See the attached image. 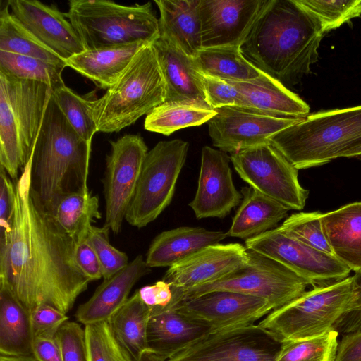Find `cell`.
I'll list each match as a JSON object with an SVG mask.
<instances>
[{
    "instance_id": "6da1fadb",
    "label": "cell",
    "mask_w": 361,
    "mask_h": 361,
    "mask_svg": "<svg viewBox=\"0 0 361 361\" xmlns=\"http://www.w3.org/2000/svg\"><path fill=\"white\" fill-rule=\"evenodd\" d=\"M31 183L32 157L14 180L12 226L0 240V285L30 312L48 305L67 314L90 281L75 262V243L35 197Z\"/></svg>"
},
{
    "instance_id": "7a4b0ae2",
    "label": "cell",
    "mask_w": 361,
    "mask_h": 361,
    "mask_svg": "<svg viewBox=\"0 0 361 361\" xmlns=\"http://www.w3.org/2000/svg\"><path fill=\"white\" fill-rule=\"evenodd\" d=\"M324 35L297 0H269L240 49L258 69L293 86L311 72Z\"/></svg>"
},
{
    "instance_id": "3957f363",
    "label": "cell",
    "mask_w": 361,
    "mask_h": 361,
    "mask_svg": "<svg viewBox=\"0 0 361 361\" xmlns=\"http://www.w3.org/2000/svg\"><path fill=\"white\" fill-rule=\"evenodd\" d=\"M91 144L75 131L51 96L32 153L31 183L50 214L62 197L88 189Z\"/></svg>"
},
{
    "instance_id": "277c9868",
    "label": "cell",
    "mask_w": 361,
    "mask_h": 361,
    "mask_svg": "<svg viewBox=\"0 0 361 361\" xmlns=\"http://www.w3.org/2000/svg\"><path fill=\"white\" fill-rule=\"evenodd\" d=\"M270 143L298 170L344 157L361 147V105L309 114Z\"/></svg>"
},
{
    "instance_id": "5b68a950",
    "label": "cell",
    "mask_w": 361,
    "mask_h": 361,
    "mask_svg": "<svg viewBox=\"0 0 361 361\" xmlns=\"http://www.w3.org/2000/svg\"><path fill=\"white\" fill-rule=\"evenodd\" d=\"M52 93L0 70V166L14 180L30 159Z\"/></svg>"
},
{
    "instance_id": "8992f818",
    "label": "cell",
    "mask_w": 361,
    "mask_h": 361,
    "mask_svg": "<svg viewBox=\"0 0 361 361\" xmlns=\"http://www.w3.org/2000/svg\"><path fill=\"white\" fill-rule=\"evenodd\" d=\"M166 87L152 44L135 56L118 81L93 100L97 132L116 133L164 103Z\"/></svg>"
},
{
    "instance_id": "52a82bcc",
    "label": "cell",
    "mask_w": 361,
    "mask_h": 361,
    "mask_svg": "<svg viewBox=\"0 0 361 361\" xmlns=\"http://www.w3.org/2000/svg\"><path fill=\"white\" fill-rule=\"evenodd\" d=\"M66 13L85 50L152 44L160 37L152 3L122 5L107 0H71Z\"/></svg>"
},
{
    "instance_id": "ba28073f",
    "label": "cell",
    "mask_w": 361,
    "mask_h": 361,
    "mask_svg": "<svg viewBox=\"0 0 361 361\" xmlns=\"http://www.w3.org/2000/svg\"><path fill=\"white\" fill-rule=\"evenodd\" d=\"M357 298L354 276H348L304 292L272 310L258 325L271 331L282 343L317 337L334 330L336 323L355 308Z\"/></svg>"
},
{
    "instance_id": "9c48e42d",
    "label": "cell",
    "mask_w": 361,
    "mask_h": 361,
    "mask_svg": "<svg viewBox=\"0 0 361 361\" xmlns=\"http://www.w3.org/2000/svg\"><path fill=\"white\" fill-rule=\"evenodd\" d=\"M248 263L227 276L187 290L172 288L178 301L214 290H229L267 300L274 310L296 299L310 283L279 262L247 249Z\"/></svg>"
},
{
    "instance_id": "30bf717a",
    "label": "cell",
    "mask_w": 361,
    "mask_h": 361,
    "mask_svg": "<svg viewBox=\"0 0 361 361\" xmlns=\"http://www.w3.org/2000/svg\"><path fill=\"white\" fill-rule=\"evenodd\" d=\"M189 148L180 139L160 141L146 154L125 220L138 228L154 221L170 204Z\"/></svg>"
},
{
    "instance_id": "8fae6325",
    "label": "cell",
    "mask_w": 361,
    "mask_h": 361,
    "mask_svg": "<svg viewBox=\"0 0 361 361\" xmlns=\"http://www.w3.org/2000/svg\"><path fill=\"white\" fill-rule=\"evenodd\" d=\"M231 161L251 188L288 210H302L309 191L297 169L273 145L267 143L231 154Z\"/></svg>"
},
{
    "instance_id": "7c38bea8",
    "label": "cell",
    "mask_w": 361,
    "mask_h": 361,
    "mask_svg": "<svg viewBox=\"0 0 361 361\" xmlns=\"http://www.w3.org/2000/svg\"><path fill=\"white\" fill-rule=\"evenodd\" d=\"M245 245L288 268L313 288L342 281L351 271L334 256L297 240L279 226L246 240Z\"/></svg>"
},
{
    "instance_id": "4fadbf2b",
    "label": "cell",
    "mask_w": 361,
    "mask_h": 361,
    "mask_svg": "<svg viewBox=\"0 0 361 361\" xmlns=\"http://www.w3.org/2000/svg\"><path fill=\"white\" fill-rule=\"evenodd\" d=\"M282 342L254 324L213 331L167 361H275Z\"/></svg>"
},
{
    "instance_id": "5bb4252c",
    "label": "cell",
    "mask_w": 361,
    "mask_h": 361,
    "mask_svg": "<svg viewBox=\"0 0 361 361\" xmlns=\"http://www.w3.org/2000/svg\"><path fill=\"white\" fill-rule=\"evenodd\" d=\"M104 179V226L118 233L133 198L148 148L140 135L128 134L109 142Z\"/></svg>"
},
{
    "instance_id": "9a60e30c",
    "label": "cell",
    "mask_w": 361,
    "mask_h": 361,
    "mask_svg": "<svg viewBox=\"0 0 361 361\" xmlns=\"http://www.w3.org/2000/svg\"><path fill=\"white\" fill-rule=\"evenodd\" d=\"M216 111L208 121L209 137L214 147L231 154L270 143L276 133L302 119L274 117L237 106Z\"/></svg>"
},
{
    "instance_id": "2e32d148",
    "label": "cell",
    "mask_w": 361,
    "mask_h": 361,
    "mask_svg": "<svg viewBox=\"0 0 361 361\" xmlns=\"http://www.w3.org/2000/svg\"><path fill=\"white\" fill-rule=\"evenodd\" d=\"M269 0H200L202 49L240 47Z\"/></svg>"
},
{
    "instance_id": "e0dca14e",
    "label": "cell",
    "mask_w": 361,
    "mask_h": 361,
    "mask_svg": "<svg viewBox=\"0 0 361 361\" xmlns=\"http://www.w3.org/2000/svg\"><path fill=\"white\" fill-rule=\"evenodd\" d=\"M171 305L214 331L254 324L274 310L264 299L229 290L207 292Z\"/></svg>"
},
{
    "instance_id": "ac0fdd59",
    "label": "cell",
    "mask_w": 361,
    "mask_h": 361,
    "mask_svg": "<svg viewBox=\"0 0 361 361\" xmlns=\"http://www.w3.org/2000/svg\"><path fill=\"white\" fill-rule=\"evenodd\" d=\"M230 161L226 152L202 147L197 189L189 204L197 219L224 218L240 204L243 195L235 187Z\"/></svg>"
},
{
    "instance_id": "d6986e66",
    "label": "cell",
    "mask_w": 361,
    "mask_h": 361,
    "mask_svg": "<svg viewBox=\"0 0 361 361\" xmlns=\"http://www.w3.org/2000/svg\"><path fill=\"white\" fill-rule=\"evenodd\" d=\"M247 249L234 243L205 247L171 266L163 277L172 288L190 289L217 281L245 267Z\"/></svg>"
},
{
    "instance_id": "ffe728a7",
    "label": "cell",
    "mask_w": 361,
    "mask_h": 361,
    "mask_svg": "<svg viewBox=\"0 0 361 361\" xmlns=\"http://www.w3.org/2000/svg\"><path fill=\"white\" fill-rule=\"evenodd\" d=\"M7 4L21 24L62 59L85 51L66 13L57 7L36 0H9Z\"/></svg>"
},
{
    "instance_id": "44dd1931",
    "label": "cell",
    "mask_w": 361,
    "mask_h": 361,
    "mask_svg": "<svg viewBox=\"0 0 361 361\" xmlns=\"http://www.w3.org/2000/svg\"><path fill=\"white\" fill-rule=\"evenodd\" d=\"M213 331L209 326L180 313L173 305L151 307L147 348L167 360Z\"/></svg>"
},
{
    "instance_id": "7402d4cb",
    "label": "cell",
    "mask_w": 361,
    "mask_h": 361,
    "mask_svg": "<svg viewBox=\"0 0 361 361\" xmlns=\"http://www.w3.org/2000/svg\"><path fill=\"white\" fill-rule=\"evenodd\" d=\"M227 82L240 95L238 108L279 118H304L309 115L310 106L304 100L266 73L247 81Z\"/></svg>"
},
{
    "instance_id": "603a6c76",
    "label": "cell",
    "mask_w": 361,
    "mask_h": 361,
    "mask_svg": "<svg viewBox=\"0 0 361 361\" xmlns=\"http://www.w3.org/2000/svg\"><path fill=\"white\" fill-rule=\"evenodd\" d=\"M150 271L142 255H137L125 268L103 280L92 297L78 307L76 319L84 325L109 320L128 300L134 285Z\"/></svg>"
},
{
    "instance_id": "cb8c5ba5",
    "label": "cell",
    "mask_w": 361,
    "mask_h": 361,
    "mask_svg": "<svg viewBox=\"0 0 361 361\" xmlns=\"http://www.w3.org/2000/svg\"><path fill=\"white\" fill-rule=\"evenodd\" d=\"M152 45L166 82L165 102H206L202 74L194 58L161 37Z\"/></svg>"
},
{
    "instance_id": "d4e9b609",
    "label": "cell",
    "mask_w": 361,
    "mask_h": 361,
    "mask_svg": "<svg viewBox=\"0 0 361 361\" xmlns=\"http://www.w3.org/2000/svg\"><path fill=\"white\" fill-rule=\"evenodd\" d=\"M321 221L333 255L351 271H361V202L322 214Z\"/></svg>"
},
{
    "instance_id": "484cf974",
    "label": "cell",
    "mask_w": 361,
    "mask_h": 361,
    "mask_svg": "<svg viewBox=\"0 0 361 361\" xmlns=\"http://www.w3.org/2000/svg\"><path fill=\"white\" fill-rule=\"evenodd\" d=\"M226 236L222 231L201 227L182 226L165 231L151 243L145 262L149 268L170 267L205 247L219 243Z\"/></svg>"
},
{
    "instance_id": "4316f807",
    "label": "cell",
    "mask_w": 361,
    "mask_h": 361,
    "mask_svg": "<svg viewBox=\"0 0 361 361\" xmlns=\"http://www.w3.org/2000/svg\"><path fill=\"white\" fill-rule=\"evenodd\" d=\"M149 44L135 42L85 50L64 61L66 66L90 79L97 87L108 90L121 78L138 51Z\"/></svg>"
},
{
    "instance_id": "83f0119b",
    "label": "cell",
    "mask_w": 361,
    "mask_h": 361,
    "mask_svg": "<svg viewBox=\"0 0 361 361\" xmlns=\"http://www.w3.org/2000/svg\"><path fill=\"white\" fill-rule=\"evenodd\" d=\"M200 0H155L160 16V37L195 57L202 49Z\"/></svg>"
},
{
    "instance_id": "f1b7e54d",
    "label": "cell",
    "mask_w": 361,
    "mask_h": 361,
    "mask_svg": "<svg viewBox=\"0 0 361 361\" xmlns=\"http://www.w3.org/2000/svg\"><path fill=\"white\" fill-rule=\"evenodd\" d=\"M240 192L243 199L226 233L228 236L246 240L275 228L287 217L288 209L250 186L243 187Z\"/></svg>"
},
{
    "instance_id": "f546056e",
    "label": "cell",
    "mask_w": 361,
    "mask_h": 361,
    "mask_svg": "<svg viewBox=\"0 0 361 361\" xmlns=\"http://www.w3.org/2000/svg\"><path fill=\"white\" fill-rule=\"evenodd\" d=\"M34 338L30 312L7 287L0 285L1 355H32Z\"/></svg>"
},
{
    "instance_id": "4dcf8cb0",
    "label": "cell",
    "mask_w": 361,
    "mask_h": 361,
    "mask_svg": "<svg viewBox=\"0 0 361 361\" xmlns=\"http://www.w3.org/2000/svg\"><path fill=\"white\" fill-rule=\"evenodd\" d=\"M216 114V109L204 101L165 102L147 115L144 128L169 136L182 128L202 125Z\"/></svg>"
},
{
    "instance_id": "1f68e13d",
    "label": "cell",
    "mask_w": 361,
    "mask_h": 361,
    "mask_svg": "<svg viewBox=\"0 0 361 361\" xmlns=\"http://www.w3.org/2000/svg\"><path fill=\"white\" fill-rule=\"evenodd\" d=\"M150 315L151 307L136 290L108 320L117 340L133 361L148 350L147 329Z\"/></svg>"
},
{
    "instance_id": "d6a6232c",
    "label": "cell",
    "mask_w": 361,
    "mask_h": 361,
    "mask_svg": "<svg viewBox=\"0 0 361 361\" xmlns=\"http://www.w3.org/2000/svg\"><path fill=\"white\" fill-rule=\"evenodd\" d=\"M52 216L76 243L87 236L92 224L102 217L99 197L89 189L68 194L59 200Z\"/></svg>"
},
{
    "instance_id": "836d02e7",
    "label": "cell",
    "mask_w": 361,
    "mask_h": 361,
    "mask_svg": "<svg viewBox=\"0 0 361 361\" xmlns=\"http://www.w3.org/2000/svg\"><path fill=\"white\" fill-rule=\"evenodd\" d=\"M194 60L201 73L226 81H247L262 72L245 58L239 47L201 49Z\"/></svg>"
},
{
    "instance_id": "e575fe53",
    "label": "cell",
    "mask_w": 361,
    "mask_h": 361,
    "mask_svg": "<svg viewBox=\"0 0 361 361\" xmlns=\"http://www.w3.org/2000/svg\"><path fill=\"white\" fill-rule=\"evenodd\" d=\"M0 51L31 56L65 68L66 64L11 13L8 4L0 13Z\"/></svg>"
},
{
    "instance_id": "d590c367",
    "label": "cell",
    "mask_w": 361,
    "mask_h": 361,
    "mask_svg": "<svg viewBox=\"0 0 361 361\" xmlns=\"http://www.w3.org/2000/svg\"><path fill=\"white\" fill-rule=\"evenodd\" d=\"M63 69L39 59L0 51V70L19 79L44 83L52 91L65 85Z\"/></svg>"
},
{
    "instance_id": "8d00e7d4",
    "label": "cell",
    "mask_w": 361,
    "mask_h": 361,
    "mask_svg": "<svg viewBox=\"0 0 361 361\" xmlns=\"http://www.w3.org/2000/svg\"><path fill=\"white\" fill-rule=\"evenodd\" d=\"M52 96L75 131L82 139L92 142L93 135L97 132L93 100L77 94L66 85L53 91Z\"/></svg>"
},
{
    "instance_id": "74e56055",
    "label": "cell",
    "mask_w": 361,
    "mask_h": 361,
    "mask_svg": "<svg viewBox=\"0 0 361 361\" xmlns=\"http://www.w3.org/2000/svg\"><path fill=\"white\" fill-rule=\"evenodd\" d=\"M338 334L331 330L317 337L283 342L275 361H334Z\"/></svg>"
},
{
    "instance_id": "f35d334b",
    "label": "cell",
    "mask_w": 361,
    "mask_h": 361,
    "mask_svg": "<svg viewBox=\"0 0 361 361\" xmlns=\"http://www.w3.org/2000/svg\"><path fill=\"white\" fill-rule=\"evenodd\" d=\"M88 361H133L108 320L85 325Z\"/></svg>"
},
{
    "instance_id": "ab89813d",
    "label": "cell",
    "mask_w": 361,
    "mask_h": 361,
    "mask_svg": "<svg viewBox=\"0 0 361 361\" xmlns=\"http://www.w3.org/2000/svg\"><path fill=\"white\" fill-rule=\"evenodd\" d=\"M319 23L324 34L361 16V0H297Z\"/></svg>"
},
{
    "instance_id": "60d3db41",
    "label": "cell",
    "mask_w": 361,
    "mask_h": 361,
    "mask_svg": "<svg viewBox=\"0 0 361 361\" xmlns=\"http://www.w3.org/2000/svg\"><path fill=\"white\" fill-rule=\"evenodd\" d=\"M322 213L319 211L294 213L279 227L297 240L333 255L322 231Z\"/></svg>"
},
{
    "instance_id": "b9f144b4",
    "label": "cell",
    "mask_w": 361,
    "mask_h": 361,
    "mask_svg": "<svg viewBox=\"0 0 361 361\" xmlns=\"http://www.w3.org/2000/svg\"><path fill=\"white\" fill-rule=\"evenodd\" d=\"M109 231L104 226L101 228L92 226L87 235L101 264L103 280L110 278L129 264L128 255L110 244Z\"/></svg>"
},
{
    "instance_id": "7bdbcfd3",
    "label": "cell",
    "mask_w": 361,
    "mask_h": 361,
    "mask_svg": "<svg viewBox=\"0 0 361 361\" xmlns=\"http://www.w3.org/2000/svg\"><path fill=\"white\" fill-rule=\"evenodd\" d=\"M63 361H88L85 329L77 322H66L56 334Z\"/></svg>"
},
{
    "instance_id": "ee69618b",
    "label": "cell",
    "mask_w": 361,
    "mask_h": 361,
    "mask_svg": "<svg viewBox=\"0 0 361 361\" xmlns=\"http://www.w3.org/2000/svg\"><path fill=\"white\" fill-rule=\"evenodd\" d=\"M201 74L205 100L209 106L214 109L240 106V95L233 85L222 79Z\"/></svg>"
},
{
    "instance_id": "f6af8a7d",
    "label": "cell",
    "mask_w": 361,
    "mask_h": 361,
    "mask_svg": "<svg viewBox=\"0 0 361 361\" xmlns=\"http://www.w3.org/2000/svg\"><path fill=\"white\" fill-rule=\"evenodd\" d=\"M30 315L35 337H56L60 327L68 320L66 314L48 305L37 306Z\"/></svg>"
},
{
    "instance_id": "bcb514c9",
    "label": "cell",
    "mask_w": 361,
    "mask_h": 361,
    "mask_svg": "<svg viewBox=\"0 0 361 361\" xmlns=\"http://www.w3.org/2000/svg\"><path fill=\"white\" fill-rule=\"evenodd\" d=\"M14 197V183L5 169L0 166V240L7 237L11 228Z\"/></svg>"
},
{
    "instance_id": "7dc6e473",
    "label": "cell",
    "mask_w": 361,
    "mask_h": 361,
    "mask_svg": "<svg viewBox=\"0 0 361 361\" xmlns=\"http://www.w3.org/2000/svg\"><path fill=\"white\" fill-rule=\"evenodd\" d=\"M75 259L82 273L90 281L103 279L101 264L87 236L75 243Z\"/></svg>"
},
{
    "instance_id": "c3c4849f",
    "label": "cell",
    "mask_w": 361,
    "mask_h": 361,
    "mask_svg": "<svg viewBox=\"0 0 361 361\" xmlns=\"http://www.w3.org/2000/svg\"><path fill=\"white\" fill-rule=\"evenodd\" d=\"M137 291L142 300L150 307H166L173 300L171 286L164 280L143 286Z\"/></svg>"
},
{
    "instance_id": "681fc988",
    "label": "cell",
    "mask_w": 361,
    "mask_h": 361,
    "mask_svg": "<svg viewBox=\"0 0 361 361\" xmlns=\"http://www.w3.org/2000/svg\"><path fill=\"white\" fill-rule=\"evenodd\" d=\"M355 280L358 298L354 310L343 315L334 326L338 334H350L361 331V271L353 276Z\"/></svg>"
},
{
    "instance_id": "f907efd6",
    "label": "cell",
    "mask_w": 361,
    "mask_h": 361,
    "mask_svg": "<svg viewBox=\"0 0 361 361\" xmlns=\"http://www.w3.org/2000/svg\"><path fill=\"white\" fill-rule=\"evenodd\" d=\"M334 361H361V331L342 337Z\"/></svg>"
},
{
    "instance_id": "816d5d0a",
    "label": "cell",
    "mask_w": 361,
    "mask_h": 361,
    "mask_svg": "<svg viewBox=\"0 0 361 361\" xmlns=\"http://www.w3.org/2000/svg\"><path fill=\"white\" fill-rule=\"evenodd\" d=\"M32 355L39 361H63L56 337H35Z\"/></svg>"
},
{
    "instance_id": "f5cc1de1",
    "label": "cell",
    "mask_w": 361,
    "mask_h": 361,
    "mask_svg": "<svg viewBox=\"0 0 361 361\" xmlns=\"http://www.w3.org/2000/svg\"><path fill=\"white\" fill-rule=\"evenodd\" d=\"M0 361H39L32 355H1Z\"/></svg>"
},
{
    "instance_id": "db71d44e",
    "label": "cell",
    "mask_w": 361,
    "mask_h": 361,
    "mask_svg": "<svg viewBox=\"0 0 361 361\" xmlns=\"http://www.w3.org/2000/svg\"><path fill=\"white\" fill-rule=\"evenodd\" d=\"M137 361H167L150 350L143 352Z\"/></svg>"
},
{
    "instance_id": "11a10c76",
    "label": "cell",
    "mask_w": 361,
    "mask_h": 361,
    "mask_svg": "<svg viewBox=\"0 0 361 361\" xmlns=\"http://www.w3.org/2000/svg\"><path fill=\"white\" fill-rule=\"evenodd\" d=\"M345 158H353L361 160V147H359L356 149H354L349 152H348L345 157Z\"/></svg>"
}]
</instances>
